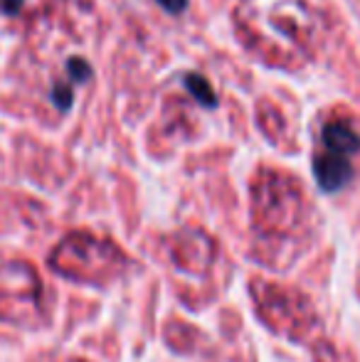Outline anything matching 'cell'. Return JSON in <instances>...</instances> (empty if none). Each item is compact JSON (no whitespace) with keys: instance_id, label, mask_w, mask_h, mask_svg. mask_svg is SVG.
<instances>
[{"instance_id":"obj_6","label":"cell","mask_w":360,"mask_h":362,"mask_svg":"<svg viewBox=\"0 0 360 362\" xmlns=\"http://www.w3.org/2000/svg\"><path fill=\"white\" fill-rule=\"evenodd\" d=\"M170 257L180 269L200 274L217 259V244L202 229H185V232L175 234Z\"/></svg>"},{"instance_id":"obj_1","label":"cell","mask_w":360,"mask_h":362,"mask_svg":"<svg viewBox=\"0 0 360 362\" xmlns=\"http://www.w3.org/2000/svg\"><path fill=\"white\" fill-rule=\"evenodd\" d=\"M306 195L301 182L277 168H260L252 180V222L265 237L294 234L306 217Z\"/></svg>"},{"instance_id":"obj_4","label":"cell","mask_w":360,"mask_h":362,"mask_svg":"<svg viewBox=\"0 0 360 362\" xmlns=\"http://www.w3.org/2000/svg\"><path fill=\"white\" fill-rule=\"evenodd\" d=\"M252 296L257 300V313L277 333L294 340H303L318 325V315L311 300L289 286H274L267 281H252Z\"/></svg>"},{"instance_id":"obj_2","label":"cell","mask_w":360,"mask_h":362,"mask_svg":"<svg viewBox=\"0 0 360 362\" xmlns=\"http://www.w3.org/2000/svg\"><path fill=\"white\" fill-rule=\"evenodd\" d=\"M129 264L126 254L109 239L89 232H72L57 244L50 267L57 274L84 284H106L116 279Z\"/></svg>"},{"instance_id":"obj_5","label":"cell","mask_w":360,"mask_h":362,"mask_svg":"<svg viewBox=\"0 0 360 362\" xmlns=\"http://www.w3.org/2000/svg\"><path fill=\"white\" fill-rule=\"evenodd\" d=\"M45 284L37 269L20 259L0 257V320L15 325L37 323Z\"/></svg>"},{"instance_id":"obj_8","label":"cell","mask_w":360,"mask_h":362,"mask_svg":"<svg viewBox=\"0 0 360 362\" xmlns=\"http://www.w3.org/2000/svg\"><path fill=\"white\" fill-rule=\"evenodd\" d=\"M158 5L166 10V13H170V15H178L185 10V5H187V0H158Z\"/></svg>"},{"instance_id":"obj_3","label":"cell","mask_w":360,"mask_h":362,"mask_svg":"<svg viewBox=\"0 0 360 362\" xmlns=\"http://www.w3.org/2000/svg\"><path fill=\"white\" fill-rule=\"evenodd\" d=\"M360 153V134L351 119L326 121L321 126L313 173L323 192H338L353 180V156Z\"/></svg>"},{"instance_id":"obj_7","label":"cell","mask_w":360,"mask_h":362,"mask_svg":"<svg viewBox=\"0 0 360 362\" xmlns=\"http://www.w3.org/2000/svg\"><path fill=\"white\" fill-rule=\"evenodd\" d=\"M185 89L190 91L192 96L197 99V104H202V106H217V94H215V89L210 86V81L205 79V76H200V74H187L185 76Z\"/></svg>"}]
</instances>
